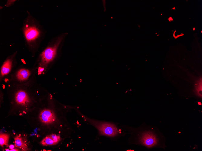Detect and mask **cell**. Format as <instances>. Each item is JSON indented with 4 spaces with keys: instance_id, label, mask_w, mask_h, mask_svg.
Here are the masks:
<instances>
[{
    "instance_id": "cell-4",
    "label": "cell",
    "mask_w": 202,
    "mask_h": 151,
    "mask_svg": "<svg viewBox=\"0 0 202 151\" xmlns=\"http://www.w3.org/2000/svg\"><path fill=\"white\" fill-rule=\"evenodd\" d=\"M67 34L63 33L57 37L38 54L33 67L36 70L37 75L45 74L57 59L63 40Z\"/></svg>"
},
{
    "instance_id": "cell-15",
    "label": "cell",
    "mask_w": 202,
    "mask_h": 151,
    "mask_svg": "<svg viewBox=\"0 0 202 151\" xmlns=\"http://www.w3.org/2000/svg\"><path fill=\"white\" fill-rule=\"evenodd\" d=\"M5 150L6 151H10V150L8 149H6Z\"/></svg>"
},
{
    "instance_id": "cell-17",
    "label": "cell",
    "mask_w": 202,
    "mask_h": 151,
    "mask_svg": "<svg viewBox=\"0 0 202 151\" xmlns=\"http://www.w3.org/2000/svg\"><path fill=\"white\" fill-rule=\"evenodd\" d=\"M25 113V114H26V112H25V113Z\"/></svg>"
},
{
    "instance_id": "cell-11",
    "label": "cell",
    "mask_w": 202,
    "mask_h": 151,
    "mask_svg": "<svg viewBox=\"0 0 202 151\" xmlns=\"http://www.w3.org/2000/svg\"><path fill=\"white\" fill-rule=\"evenodd\" d=\"M9 136L8 135L5 134H0V144L1 146L4 145H7L9 139Z\"/></svg>"
},
{
    "instance_id": "cell-12",
    "label": "cell",
    "mask_w": 202,
    "mask_h": 151,
    "mask_svg": "<svg viewBox=\"0 0 202 151\" xmlns=\"http://www.w3.org/2000/svg\"><path fill=\"white\" fill-rule=\"evenodd\" d=\"M16 1V0H8L5 5L6 7H10L13 5Z\"/></svg>"
},
{
    "instance_id": "cell-5",
    "label": "cell",
    "mask_w": 202,
    "mask_h": 151,
    "mask_svg": "<svg viewBox=\"0 0 202 151\" xmlns=\"http://www.w3.org/2000/svg\"><path fill=\"white\" fill-rule=\"evenodd\" d=\"M85 119L97 130V136H104L117 141L127 134L123 131L117 123L100 121L85 117Z\"/></svg>"
},
{
    "instance_id": "cell-13",
    "label": "cell",
    "mask_w": 202,
    "mask_h": 151,
    "mask_svg": "<svg viewBox=\"0 0 202 151\" xmlns=\"http://www.w3.org/2000/svg\"><path fill=\"white\" fill-rule=\"evenodd\" d=\"M14 147H15V146L11 144V145H10L9 146V149H14Z\"/></svg>"
},
{
    "instance_id": "cell-2",
    "label": "cell",
    "mask_w": 202,
    "mask_h": 151,
    "mask_svg": "<svg viewBox=\"0 0 202 151\" xmlns=\"http://www.w3.org/2000/svg\"><path fill=\"white\" fill-rule=\"evenodd\" d=\"M119 125L123 131L130 134L127 140L129 145L141 146L148 149L165 146L164 137L156 127L148 125L145 123L137 127Z\"/></svg>"
},
{
    "instance_id": "cell-10",
    "label": "cell",
    "mask_w": 202,
    "mask_h": 151,
    "mask_svg": "<svg viewBox=\"0 0 202 151\" xmlns=\"http://www.w3.org/2000/svg\"><path fill=\"white\" fill-rule=\"evenodd\" d=\"M14 140L15 147L23 149L25 146H26L25 144L23 142L21 138L20 137V136L17 135L14 138Z\"/></svg>"
},
{
    "instance_id": "cell-16",
    "label": "cell",
    "mask_w": 202,
    "mask_h": 151,
    "mask_svg": "<svg viewBox=\"0 0 202 151\" xmlns=\"http://www.w3.org/2000/svg\"><path fill=\"white\" fill-rule=\"evenodd\" d=\"M21 114H21V113H20V115H21Z\"/></svg>"
},
{
    "instance_id": "cell-1",
    "label": "cell",
    "mask_w": 202,
    "mask_h": 151,
    "mask_svg": "<svg viewBox=\"0 0 202 151\" xmlns=\"http://www.w3.org/2000/svg\"><path fill=\"white\" fill-rule=\"evenodd\" d=\"M37 80L27 83L8 84L10 103L13 108L26 110L38 107L44 100V97L39 94L41 91Z\"/></svg>"
},
{
    "instance_id": "cell-14",
    "label": "cell",
    "mask_w": 202,
    "mask_h": 151,
    "mask_svg": "<svg viewBox=\"0 0 202 151\" xmlns=\"http://www.w3.org/2000/svg\"><path fill=\"white\" fill-rule=\"evenodd\" d=\"M10 151H18V150L17 149H11L10 150Z\"/></svg>"
},
{
    "instance_id": "cell-7",
    "label": "cell",
    "mask_w": 202,
    "mask_h": 151,
    "mask_svg": "<svg viewBox=\"0 0 202 151\" xmlns=\"http://www.w3.org/2000/svg\"><path fill=\"white\" fill-rule=\"evenodd\" d=\"M15 51L8 55L4 60L0 68V81H3L17 67L16 55Z\"/></svg>"
},
{
    "instance_id": "cell-9",
    "label": "cell",
    "mask_w": 202,
    "mask_h": 151,
    "mask_svg": "<svg viewBox=\"0 0 202 151\" xmlns=\"http://www.w3.org/2000/svg\"><path fill=\"white\" fill-rule=\"evenodd\" d=\"M60 140L59 136L52 134L45 137L41 143L43 146H51L57 144Z\"/></svg>"
},
{
    "instance_id": "cell-3",
    "label": "cell",
    "mask_w": 202,
    "mask_h": 151,
    "mask_svg": "<svg viewBox=\"0 0 202 151\" xmlns=\"http://www.w3.org/2000/svg\"><path fill=\"white\" fill-rule=\"evenodd\" d=\"M24 18L21 30L25 45L33 57L38 52L45 34L44 30L40 22L28 11Z\"/></svg>"
},
{
    "instance_id": "cell-8",
    "label": "cell",
    "mask_w": 202,
    "mask_h": 151,
    "mask_svg": "<svg viewBox=\"0 0 202 151\" xmlns=\"http://www.w3.org/2000/svg\"><path fill=\"white\" fill-rule=\"evenodd\" d=\"M50 94L49 99L48 101L47 105L45 106L43 104L44 108L42 109L40 112L39 118L43 122L47 124H50L54 123L56 121V117L53 109V105L50 102Z\"/></svg>"
},
{
    "instance_id": "cell-18",
    "label": "cell",
    "mask_w": 202,
    "mask_h": 151,
    "mask_svg": "<svg viewBox=\"0 0 202 151\" xmlns=\"http://www.w3.org/2000/svg\"><path fill=\"white\" fill-rule=\"evenodd\" d=\"M21 135L20 134L19 135V136H21Z\"/></svg>"
},
{
    "instance_id": "cell-6",
    "label": "cell",
    "mask_w": 202,
    "mask_h": 151,
    "mask_svg": "<svg viewBox=\"0 0 202 151\" xmlns=\"http://www.w3.org/2000/svg\"><path fill=\"white\" fill-rule=\"evenodd\" d=\"M37 71L33 67L20 65L3 80L5 83L22 84L36 80Z\"/></svg>"
}]
</instances>
